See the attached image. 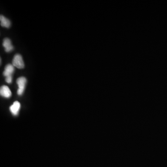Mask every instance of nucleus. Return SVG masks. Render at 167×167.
I'll use <instances>...</instances> for the list:
<instances>
[{"label": "nucleus", "mask_w": 167, "mask_h": 167, "mask_svg": "<svg viewBox=\"0 0 167 167\" xmlns=\"http://www.w3.org/2000/svg\"><path fill=\"white\" fill-rule=\"evenodd\" d=\"M13 65L18 69H22L24 68V63L20 55L17 54L14 56L13 59Z\"/></svg>", "instance_id": "obj_1"}, {"label": "nucleus", "mask_w": 167, "mask_h": 167, "mask_svg": "<svg viewBox=\"0 0 167 167\" xmlns=\"http://www.w3.org/2000/svg\"><path fill=\"white\" fill-rule=\"evenodd\" d=\"M26 81H26V78L23 77H20L17 80L16 83L19 87L17 93L19 95H22V93L24 92Z\"/></svg>", "instance_id": "obj_2"}, {"label": "nucleus", "mask_w": 167, "mask_h": 167, "mask_svg": "<svg viewBox=\"0 0 167 167\" xmlns=\"http://www.w3.org/2000/svg\"><path fill=\"white\" fill-rule=\"evenodd\" d=\"M0 94L1 96L5 98H8L11 97L12 93L8 86H3L1 87V89H0Z\"/></svg>", "instance_id": "obj_3"}, {"label": "nucleus", "mask_w": 167, "mask_h": 167, "mask_svg": "<svg viewBox=\"0 0 167 167\" xmlns=\"http://www.w3.org/2000/svg\"><path fill=\"white\" fill-rule=\"evenodd\" d=\"M20 108V104L19 102L15 101L10 106L9 109L14 115H17L19 112Z\"/></svg>", "instance_id": "obj_4"}, {"label": "nucleus", "mask_w": 167, "mask_h": 167, "mask_svg": "<svg viewBox=\"0 0 167 167\" xmlns=\"http://www.w3.org/2000/svg\"><path fill=\"white\" fill-rule=\"evenodd\" d=\"M14 66L11 64H8L7 65L5 68V70L3 72L4 76L6 77L8 76H12L14 72Z\"/></svg>", "instance_id": "obj_5"}, {"label": "nucleus", "mask_w": 167, "mask_h": 167, "mask_svg": "<svg viewBox=\"0 0 167 167\" xmlns=\"http://www.w3.org/2000/svg\"><path fill=\"white\" fill-rule=\"evenodd\" d=\"M3 46L5 48V51L7 52H10L14 48L13 46L11 44V41L7 38H6L4 40L3 42Z\"/></svg>", "instance_id": "obj_6"}, {"label": "nucleus", "mask_w": 167, "mask_h": 167, "mask_svg": "<svg viewBox=\"0 0 167 167\" xmlns=\"http://www.w3.org/2000/svg\"><path fill=\"white\" fill-rule=\"evenodd\" d=\"M0 21H1V26L5 28H8L10 26V21L9 20L5 17L4 16L1 15L0 16Z\"/></svg>", "instance_id": "obj_7"}, {"label": "nucleus", "mask_w": 167, "mask_h": 167, "mask_svg": "<svg viewBox=\"0 0 167 167\" xmlns=\"http://www.w3.org/2000/svg\"><path fill=\"white\" fill-rule=\"evenodd\" d=\"M12 76H8L6 78V81L8 83H11L12 82Z\"/></svg>", "instance_id": "obj_8"}]
</instances>
